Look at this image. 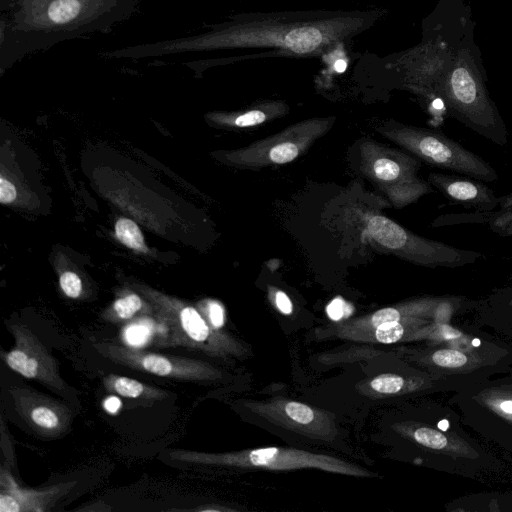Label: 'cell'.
<instances>
[{
	"instance_id": "6da1fadb",
	"label": "cell",
	"mask_w": 512,
	"mask_h": 512,
	"mask_svg": "<svg viewBox=\"0 0 512 512\" xmlns=\"http://www.w3.org/2000/svg\"><path fill=\"white\" fill-rule=\"evenodd\" d=\"M474 28L475 22L467 29L450 68L439 83L436 98L451 117L487 140L504 146L507 129L486 86Z\"/></svg>"
},
{
	"instance_id": "7a4b0ae2",
	"label": "cell",
	"mask_w": 512,
	"mask_h": 512,
	"mask_svg": "<svg viewBox=\"0 0 512 512\" xmlns=\"http://www.w3.org/2000/svg\"><path fill=\"white\" fill-rule=\"evenodd\" d=\"M357 150L360 173L391 206L403 208L434 192L433 186L418 175L422 162L403 149L363 137Z\"/></svg>"
},
{
	"instance_id": "3957f363",
	"label": "cell",
	"mask_w": 512,
	"mask_h": 512,
	"mask_svg": "<svg viewBox=\"0 0 512 512\" xmlns=\"http://www.w3.org/2000/svg\"><path fill=\"white\" fill-rule=\"evenodd\" d=\"M364 239L376 250L428 268H456L475 263L478 251L460 249L413 233L391 218L368 212L361 216Z\"/></svg>"
},
{
	"instance_id": "277c9868",
	"label": "cell",
	"mask_w": 512,
	"mask_h": 512,
	"mask_svg": "<svg viewBox=\"0 0 512 512\" xmlns=\"http://www.w3.org/2000/svg\"><path fill=\"white\" fill-rule=\"evenodd\" d=\"M376 131L430 166L483 182H494L499 179L496 170L482 157L469 151L441 131L396 121H388L376 128Z\"/></svg>"
},
{
	"instance_id": "5b68a950",
	"label": "cell",
	"mask_w": 512,
	"mask_h": 512,
	"mask_svg": "<svg viewBox=\"0 0 512 512\" xmlns=\"http://www.w3.org/2000/svg\"><path fill=\"white\" fill-rule=\"evenodd\" d=\"M169 458L197 465L260 467L270 470H295L317 468L328 472L369 476L368 471L346 461L323 454H315L295 448L266 447L227 453H206L186 449H173Z\"/></svg>"
},
{
	"instance_id": "8992f818",
	"label": "cell",
	"mask_w": 512,
	"mask_h": 512,
	"mask_svg": "<svg viewBox=\"0 0 512 512\" xmlns=\"http://www.w3.org/2000/svg\"><path fill=\"white\" fill-rule=\"evenodd\" d=\"M335 118H312L297 122L283 130L229 153L231 164L248 170L280 166L293 162L327 134Z\"/></svg>"
},
{
	"instance_id": "52a82bcc",
	"label": "cell",
	"mask_w": 512,
	"mask_h": 512,
	"mask_svg": "<svg viewBox=\"0 0 512 512\" xmlns=\"http://www.w3.org/2000/svg\"><path fill=\"white\" fill-rule=\"evenodd\" d=\"M92 347L107 360L148 374L183 381H213L221 372L202 360L135 349L107 341L92 342Z\"/></svg>"
},
{
	"instance_id": "ba28073f",
	"label": "cell",
	"mask_w": 512,
	"mask_h": 512,
	"mask_svg": "<svg viewBox=\"0 0 512 512\" xmlns=\"http://www.w3.org/2000/svg\"><path fill=\"white\" fill-rule=\"evenodd\" d=\"M156 302L168 326L166 345L182 346L217 357L236 351L233 339L212 328L195 307L169 299L159 298Z\"/></svg>"
},
{
	"instance_id": "9c48e42d",
	"label": "cell",
	"mask_w": 512,
	"mask_h": 512,
	"mask_svg": "<svg viewBox=\"0 0 512 512\" xmlns=\"http://www.w3.org/2000/svg\"><path fill=\"white\" fill-rule=\"evenodd\" d=\"M14 345L1 352L2 361L19 375L40 382L64 396L71 392L60 375L58 361L37 335L25 324H6Z\"/></svg>"
},
{
	"instance_id": "30bf717a",
	"label": "cell",
	"mask_w": 512,
	"mask_h": 512,
	"mask_svg": "<svg viewBox=\"0 0 512 512\" xmlns=\"http://www.w3.org/2000/svg\"><path fill=\"white\" fill-rule=\"evenodd\" d=\"M8 392L18 415L39 435L56 438L70 430L73 412L65 403L26 386H10Z\"/></svg>"
},
{
	"instance_id": "8fae6325",
	"label": "cell",
	"mask_w": 512,
	"mask_h": 512,
	"mask_svg": "<svg viewBox=\"0 0 512 512\" xmlns=\"http://www.w3.org/2000/svg\"><path fill=\"white\" fill-rule=\"evenodd\" d=\"M77 481L35 489L19 485L10 470H0V512H46L76 485Z\"/></svg>"
},
{
	"instance_id": "7c38bea8",
	"label": "cell",
	"mask_w": 512,
	"mask_h": 512,
	"mask_svg": "<svg viewBox=\"0 0 512 512\" xmlns=\"http://www.w3.org/2000/svg\"><path fill=\"white\" fill-rule=\"evenodd\" d=\"M427 181L451 201L474 208L480 213L499 207V196L482 181L468 176H455L432 172Z\"/></svg>"
},
{
	"instance_id": "4fadbf2b",
	"label": "cell",
	"mask_w": 512,
	"mask_h": 512,
	"mask_svg": "<svg viewBox=\"0 0 512 512\" xmlns=\"http://www.w3.org/2000/svg\"><path fill=\"white\" fill-rule=\"evenodd\" d=\"M251 407L259 414L313 437L323 438L332 432V425L322 412L301 402L273 400L267 404H252Z\"/></svg>"
},
{
	"instance_id": "5bb4252c",
	"label": "cell",
	"mask_w": 512,
	"mask_h": 512,
	"mask_svg": "<svg viewBox=\"0 0 512 512\" xmlns=\"http://www.w3.org/2000/svg\"><path fill=\"white\" fill-rule=\"evenodd\" d=\"M442 301L437 298H420L396 306L382 308L368 316L343 325L342 334L351 337L354 334L374 329L386 322L423 318L436 311Z\"/></svg>"
},
{
	"instance_id": "9a60e30c",
	"label": "cell",
	"mask_w": 512,
	"mask_h": 512,
	"mask_svg": "<svg viewBox=\"0 0 512 512\" xmlns=\"http://www.w3.org/2000/svg\"><path fill=\"white\" fill-rule=\"evenodd\" d=\"M104 388L113 394L136 399H160L166 397L164 391L157 390L146 384L122 375L109 374L103 378Z\"/></svg>"
},
{
	"instance_id": "2e32d148",
	"label": "cell",
	"mask_w": 512,
	"mask_h": 512,
	"mask_svg": "<svg viewBox=\"0 0 512 512\" xmlns=\"http://www.w3.org/2000/svg\"><path fill=\"white\" fill-rule=\"evenodd\" d=\"M425 322L426 320L423 318H411L400 321L386 322L374 329L354 334L349 338L355 339L361 334L373 332V335H369L364 339L373 340L382 344H392L401 340L406 335V333L408 336L409 330Z\"/></svg>"
},
{
	"instance_id": "e0dca14e",
	"label": "cell",
	"mask_w": 512,
	"mask_h": 512,
	"mask_svg": "<svg viewBox=\"0 0 512 512\" xmlns=\"http://www.w3.org/2000/svg\"><path fill=\"white\" fill-rule=\"evenodd\" d=\"M284 114V110L275 107L252 108L227 117L223 122L231 127L244 129L262 125Z\"/></svg>"
},
{
	"instance_id": "ac0fdd59",
	"label": "cell",
	"mask_w": 512,
	"mask_h": 512,
	"mask_svg": "<svg viewBox=\"0 0 512 512\" xmlns=\"http://www.w3.org/2000/svg\"><path fill=\"white\" fill-rule=\"evenodd\" d=\"M83 12L80 0H52L46 10V18L50 24H70Z\"/></svg>"
},
{
	"instance_id": "d6986e66",
	"label": "cell",
	"mask_w": 512,
	"mask_h": 512,
	"mask_svg": "<svg viewBox=\"0 0 512 512\" xmlns=\"http://www.w3.org/2000/svg\"><path fill=\"white\" fill-rule=\"evenodd\" d=\"M322 42V34L314 27L297 28L286 34L284 44L297 53L314 50Z\"/></svg>"
},
{
	"instance_id": "ffe728a7",
	"label": "cell",
	"mask_w": 512,
	"mask_h": 512,
	"mask_svg": "<svg viewBox=\"0 0 512 512\" xmlns=\"http://www.w3.org/2000/svg\"><path fill=\"white\" fill-rule=\"evenodd\" d=\"M144 307L142 299L134 293L115 300L110 313L105 317L108 321L119 322L134 318Z\"/></svg>"
},
{
	"instance_id": "44dd1931",
	"label": "cell",
	"mask_w": 512,
	"mask_h": 512,
	"mask_svg": "<svg viewBox=\"0 0 512 512\" xmlns=\"http://www.w3.org/2000/svg\"><path fill=\"white\" fill-rule=\"evenodd\" d=\"M118 239L127 247L144 250L143 235L138 226L130 219L121 218L115 225Z\"/></svg>"
},
{
	"instance_id": "7402d4cb",
	"label": "cell",
	"mask_w": 512,
	"mask_h": 512,
	"mask_svg": "<svg viewBox=\"0 0 512 512\" xmlns=\"http://www.w3.org/2000/svg\"><path fill=\"white\" fill-rule=\"evenodd\" d=\"M414 440L431 449L444 450L449 449V439L441 432L428 427H420L413 432Z\"/></svg>"
},
{
	"instance_id": "603a6c76",
	"label": "cell",
	"mask_w": 512,
	"mask_h": 512,
	"mask_svg": "<svg viewBox=\"0 0 512 512\" xmlns=\"http://www.w3.org/2000/svg\"><path fill=\"white\" fill-rule=\"evenodd\" d=\"M485 216V220L489 223L490 229L501 236L512 235V208L504 211H490L480 213Z\"/></svg>"
},
{
	"instance_id": "cb8c5ba5",
	"label": "cell",
	"mask_w": 512,
	"mask_h": 512,
	"mask_svg": "<svg viewBox=\"0 0 512 512\" xmlns=\"http://www.w3.org/2000/svg\"><path fill=\"white\" fill-rule=\"evenodd\" d=\"M432 361L442 368H460L467 364L466 354L453 349H440L433 353Z\"/></svg>"
},
{
	"instance_id": "d4e9b609",
	"label": "cell",
	"mask_w": 512,
	"mask_h": 512,
	"mask_svg": "<svg viewBox=\"0 0 512 512\" xmlns=\"http://www.w3.org/2000/svg\"><path fill=\"white\" fill-rule=\"evenodd\" d=\"M404 385V379L394 374H382L370 382V387L380 394H396L402 390Z\"/></svg>"
},
{
	"instance_id": "484cf974",
	"label": "cell",
	"mask_w": 512,
	"mask_h": 512,
	"mask_svg": "<svg viewBox=\"0 0 512 512\" xmlns=\"http://www.w3.org/2000/svg\"><path fill=\"white\" fill-rule=\"evenodd\" d=\"M198 310L212 328L220 330L223 327L225 311L221 303L215 300H206L199 305Z\"/></svg>"
},
{
	"instance_id": "4316f807",
	"label": "cell",
	"mask_w": 512,
	"mask_h": 512,
	"mask_svg": "<svg viewBox=\"0 0 512 512\" xmlns=\"http://www.w3.org/2000/svg\"><path fill=\"white\" fill-rule=\"evenodd\" d=\"M486 402L498 415L512 421V394L498 393L488 397Z\"/></svg>"
},
{
	"instance_id": "83f0119b",
	"label": "cell",
	"mask_w": 512,
	"mask_h": 512,
	"mask_svg": "<svg viewBox=\"0 0 512 512\" xmlns=\"http://www.w3.org/2000/svg\"><path fill=\"white\" fill-rule=\"evenodd\" d=\"M60 286L66 296L78 298L82 292V282L80 278L72 272H65L60 277Z\"/></svg>"
},
{
	"instance_id": "f1b7e54d",
	"label": "cell",
	"mask_w": 512,
	"mask_h": 512,
	"mask_svg": "<svg viewBox=\"0 0 512 512\" xmlns=\"http://www.w3.org/2000/svg\"><path fill=\"white\" fill-rule=\"evenodd\" d=\"M408 336H410V338L412 336L416 337V336H426V337H431V338H434V339H453V338H458V337H461L462 334L456 330V329H453L452 327L450 326H447V325H437V326H434L432 329H427V332L424 333V332H415V333H410Z\"/></svg>"
},
{
	"instance_id": "f546056e",
	"label": "cell",
	"mask_w": 512,
	"mask_h": 512,
	"mask_svg": "<svg viewBox=\"0 0 512 512\" xmlns=\"http://www.w3.org/2000/svg\"><path fill=\"white\" fill-rule=\"evenodd\" d=\"M274 301L277 309L285 315H289L293 311V304L287 294L281 290L274 293Z\"/></svg>"
},
{
	"instance_id": "4dcf8cb0",
	"label": "cell",
	"mask_w": 512,
	"mask_h": 512,
	"mask_svg": "<svg viewBox=\"0 0 512 512\" xmlns=\"http://www.w3.org/2000/svg\"><path fill=\"white\" fill-rule=\"evenodd\" d=\"M327 314L334 321L342 319L347 314L346 304L340 298L334 299L327 307Z\"/></svg>"
},
{
	"instance_id": "1f68e13d",
	"label": "cell",
	"mask_w": 512,
	"mask_h": 512,
	"mask_svg": "<svg viewBox=\"0 0 512 512\" xmlns=\"http://www.w3.org/2000/svg\"><path fill=\"white\" fill-rule=\"evenodd\" d=\"M17 195L16 189L14 185L1 178L0 179V201L2 203H9L12 202Z\"/></svg>"
},
{
	"instance_id": "d6a6232c",
	"label": "cell",
	"mask_w": 512,
	"mask_h": 512,
	"mask_svg": "<svg viewBox=\"0 0 512 512\" xmlns=\"http://www.w3.org/2000/svg\"><path fill=\"white\" fill-rule=\"evenodd\" d=\"M122 407L121 400L114 396H108L103 400V408L105 411H107L109 414H116Z\"/></svg>"
},
{
	"instance_id": "836d02e7",
	"label": "cell",
	"mask_w": 512,
	"mask_h": 512,
	"mask_svg": "<svg viewBox=\"0 0 512 512\" xmlns=\"http://www.w3.org/2000/svg\"><path fill=\"white\" fill-rule=\"evenodd\" d=\"M512 208V192L499 196V207L496 211H504Z\"/></svg>"
},
{
	"instance_id": "e575fe53",
	"label": "cell",
	"mask_w": 512,
	"mask_h": 512,
	"mask_svg": "<svg viewBox=\"0 0 512 512\" xmlns=\"http://www.w3.org/2000/svg\"><path fill=\"white\" fill-rule=\"evenodd\" d=\"M347 67V64L344 60H337L334 64V68L337 72H344Z\"/></svg>"
}]
</instances>
